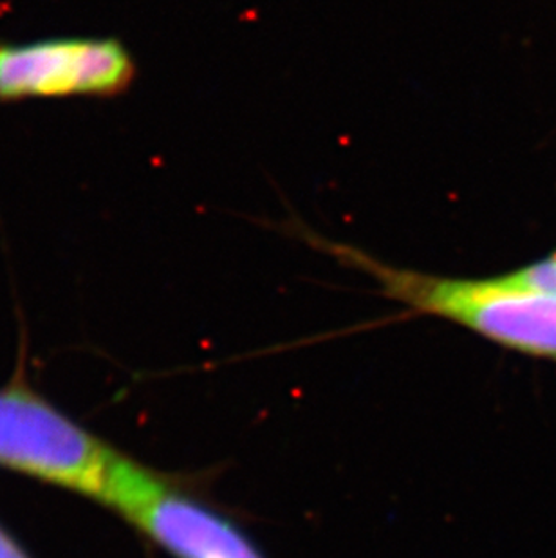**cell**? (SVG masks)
<instances>
[{
  "label": "cell",
  "mask_w": 556,
  "mask_h": 558,
  "mask_svg": "<svg viewBox=\"0 0 556 558\" xmlns=\"http://www.w3.org/2000/svg\"><path fill=\"white\" fill-rule=\"evenodd\" d=\"M305 241L363 271L382 295L414 313L454 322L500 348L556 362V296L515 284L506 275L456 279L379 263L347 244L305 233Z\"/></svg>",
  "instance_id": "1"
},
{
  "label": "cell",
  "mask_w": 556,
  "mask_h": 558,
  "mask_svg": "<svg viewBox=\"0 0 556 558\" xmlns=\"http://www.w3.org/2000/svg\"><path fill=\"white\" fill-rule=\"evenodd\" d=\"M101 502L173 558H268L233 519L123 456Z\"/></svg>",
  "instance_id": "2"
},
{
  "label": "cell",
  "mask_w": 556,
  "mask_h": 558,
  "mask_svg": "<svg viewBox=\"0 0 556 558\" xmlns=\"http://www.w3.org/2000/svg\"><path fill=\"white\" fill-rule=\"evenodd\" d=\"M120 458L29 390H0L2 466L104 500Z\"/></svg>",
  "instance_id": "3"
},
{
  "label": "cell",
  "mask_w": 556,
  "mask_h": 558,
  "mask_svg": "<svg viewBox=\"0 0 556 558\" xmlns=\"http://www.w3.org/2000/svg\"><path fill=\"white\" fill-rule=\"evenodd\" d=\"M134 76V63L114 40H48L0 46V98L109 95Z\"/></svg>",
  "instance_id": "4"
},
{
  "label": "cell",
  "mask_w": 556,
  "mask_h": 558,
  "mask_svg": "<svg viewBox=\"0 0 556 558\" xmlns=\"http://www.w3.org/2000/svg\"><path fill=\"white\" fill-rule=\"evenodd\" d=\"M504 275L522 288L556 296V252Z\"/></svg>",
  "instance_id": "5"
},
{
  "label": "cell",
  "mask_w": 556,
  "mask_h": 558,
  "mask_svg": "<svg viewBox=\"0 0 556 558\" xmlns=\"http://www.w3.org/2000/svg\"><path fill=\"white\" fill-rule=\"evenodd\" d=\"M0 558H29L13 541L8 533L0 530Z\"/></svg>",
  "instance_id": "6"
}]
</instances>
